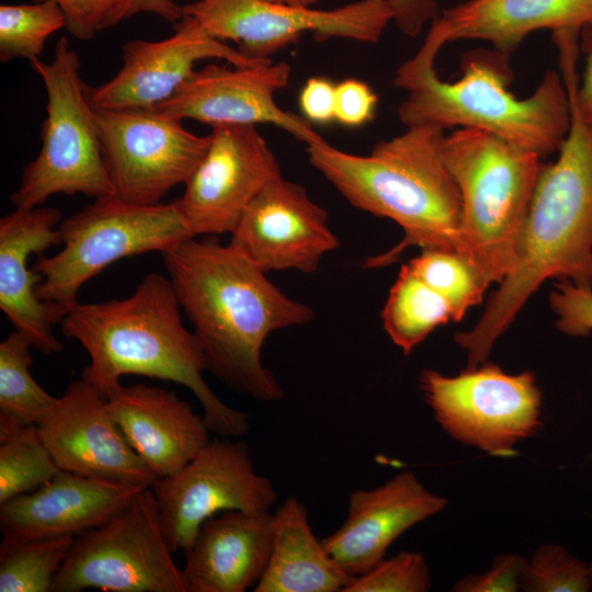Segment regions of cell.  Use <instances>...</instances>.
Masks as SVG:
<instances>
[{
	"mask_svg": "<svg viewBox=\"0 0 592 592\" xmlns=\"http://www.w3.org/2000/svg\"><path fill=\"white\" fill-rule=\"evenodd\" d=\"M408 266L449 304L453 321L480 304L488 286L469 260L456 251L421 250Z\"/></svg>",
	"mask_w": 592,
	"mask_h": 592,
	"instance_id": "cell-30",
	"label": "cell"
},
{
	"mask_svg": "<svg viewBox=\"0 0 592 592\" xmlns=\"http://www.w3.org/2000/svg\"><path fill=\"white\" fill-rule=\"evenodd\" d=\"M55 1L64 12L68 32L79 41H90L98 32L104 30L106 19L117 0Z\"/></svg>",
	"mask_w": 592,
	"mask_h": 592,
	"instance_id": "cell-38",
	"label": "cell"
},
{
	"mask_svg": "<svg viewBox=\"0 0 592 592\" xmlns=\"http://www.w3.org/2000/svg\"><path fill=\"white\" fill-rule=\"evenodd\" d=\"M589 24L592 0H466L440 12L426 35L441 47L456 41H485L511 57L533 32H581Z\"/></svg>",
	"mask_w": 592,
	"mask_h": 592,
	"instance_id": "cell-24",
	"label": "cell"
},
{
	"mask_svg": "<svg viewBox=\"0 0 592 592\" xmlns=\"http://www.w3.org/2000/svg\"><path fill=\"white\" fill-rule=\"evenodd\" d=\"M172 554L156 497L146 488L110 521L75 538L52 592H186Z\"/></svg>",
	"mask_w": 592,
	"mask_h": 592,
	"instance_id": "cell-9",
	"label": "cell"
},
{
	"mask_svg": "<svg viewBox=\"0 0 592 592\" xmlns=\"http://www.w3.org/2000/svg\"><path fill=\"white\" fill-rule=\"evenodd\" d=\"M239 437L210 440L184 467L151 487L171 551H185L203 523L225 511L270 513L277 501L271 480L257 473Z\"/></svg>",
	"mask_w": 592,
	"mask_h": 592,
	"instance_id": "cell-12",
	"label": "cell"
},
{
	"mask_svg": "<svg viewBox=\"0 0 592 592\" xmlns=\"http://www.w3.org/2000/svg\"><path fill=\"white\" fill-rule=\"evenodd\" d=\"M392 22L409 37L418 36L440 14L436 0H388Z\"/></svg>",
	"mask_w": 592,
	"mask_h": 592,
	"instance_id": "cell-40",
	"label": "cell"
},
{
	"mask_svg": "<svg viewBox=\"0 0 592 592\" xmlns=\"http://www.w3.org/2000/svg\"><path fill=\"white\" fill-rule=\"evenodd\" d=\"M95 123L115 195L137 205L160 204L185 184L210 141L155 109L95 110Z\"/></svg>",
	"mask_w": 592,
	"mask_h": 592,
	"instance_id": "cell-13",
	"label": "cell"
},
{
	"mask_svg": "<svg viewBox=\"0 0 592 592\" xmlns=\"http://www.w3.org/2000/svg\"><path fill=\"white\" fill-rule=\"evenodd\" d=\"M432 587L428 561L419 551H400L354 576L342 592H425Z\"/></svg>",
	"mask_w": 592,
	"mask_h": 592,
	"instance_id": "cell-33",
	"label": "cell"
},
{
	"mask_svg": "<svg viewBox=\"0 0 592 592\" xmlns=\"http://www.w3.org/2000/svg\"><path fill=\"white\" fill-rule=\"evenodd\" d=\"M570 105L569 132L557 159L542 164L513 270L477 323L454 337L467 352L468 367L487 361L496 341L545 281L592 285V127L581 121L571 101Z\"/></svg>",
	"mask_w": 592,
	"mask_h": 592,
	"instance_id": "cell-3",
	"label": "cell"
},
{
	"mask_svg": "<svg viewBox=\"0 0 592 592\" xmlns=\"http://www.w3.org/2000/svg\"><path fill=\"white\" fill-rule=\"evenodd\" d=\"M66 26L62 10L55 0L31 4H1L0 59L10 61L41 57L47 38Z\"/></svg>",
	"mask_w": 592,
	"mask_h": 592,
	"instance_id": "cell-31",
	"label": "cell"
},
{
	"mask_svg": "<svg viewBox=\"0 0 592 592\" xmlns=\"http://www.w3.org/2000/svg\"><path fill=\"white\" fill-rule=\"evenodd\" d=\"M591 588L590 565L558 544L537 548L521 579V590L525 592H587Z\"/></svg>",
	"mask_w": 592,
	"mask_h": 592,
	"instance_id": "cell-32",
	"label": "cell"
},
{
	"mask_svg": "<svg viewBox=\"0 0 592 592\" xmlns=\"http://www.w3.org/2000/svg\"><path fill=\"white\" fill-rule=\"evenodd\" d=\"M209 136L205 156L177 198L192 237L231 234L252 200L282 175L255 125H215Z\"/></svg>",
	"mask_w": 592,
	"mask_h": 592,
	"instance_id": "cell-14",
	"label": "cell"
},
{
	"mask_svg": "<svg viewBox=\"0 0 592 592\" xmlns=\"http://www.w3.org/2000/svg\"><path fill=\"white\" fill-rule=\"evenodd\" d=\"M267 1L288 4V5H295V7L311 8L312 4L321 0H267Z\"/></svg>",
	"mask_w": 592,
	"mask_h": 592,
	"instance_id": "cell-42",
	"label": "cell"
},
{
	"mask_svg": "<svg viewBox=\"0 0 592 592\" xmlns=\"http://www.w3.org/2000/svg\"><path fill=\"white\" fill-rule=\"evenodd\" d=\"M31 339L14 329L0 343V439L36 425L56 405L33 378Z\"/></svg>",
	"mask_w": 592,
	"mask_h": 592,
	"instance_id": "cell-27",
	"label": "cell"
},
{
	"mask_svg": "<svg viewBox=\"0 0 592 592\" xmlns=\"http://www.w3.org/2000/svg\"><path fill=\"white\" fill-rule=\"evenodd\" d=\"M378 96L358 79L335 84L334 122L345 127H360L375 118Z\"/></svg>",
	"mask_w": 592,
	"mask_h": 592,
	"instance_id": "cell-37",
	"label": "cell"
},
{
	"mask_svg": "<svg viewBox=\"0 0 592 592\" xmlns=\"http://www.w3.org/2000/svg\"><path fill=\"white\" fill-rule=\"evenodd\" d=\"M443 158L462 201L459 253L489 287L513 270L543 158L488 132L445 134Z\"/></svg>",
	"mask_w": 592,
	"mask_h": 592,
	"instance_id": "cell-6",
	"label": "cell"
},
{
	"mask_svg": "<svg viewBox=\"0 0 592 592\" xmlns=\"http://www.w3.org/2000/svg\"><path fill=\"white\" fill-rule=\"evenodd\" d=\"M65 337L77 340L90 364L81 379L109 398L125 375H140L183 385L200 401L210 430L240 437L249 414L219 399L203 378L206 364L193 332L183 325L168 277L146 275L124 299L77 304L61 320Z\"/></svg>",
	"mask_w": 592,
	"mask_h": 592,
	"instance_id": "cell-2",
	"label": "cell"
},
{
	"mask_svg": "<svg viewBox=\"0 0 592 592\" xmlns=\"http://www.w3.org/2000/svg\"><path fill=\"white\" fill-rule=\"evenodd\" d=\"M62 249L38 254L32 269L42 275L36 296L58 306L65 316L78 293L110 264L132 255L164 250L192 238L178 200L137 205L109 195L87 204L57 227Z\"/></svg>",
	"mask_w": 592,
	"mask_h": 592,
	"instance_id": "cell-8",
	"label": "cell"
},
{
	"mask_svg": "<svg viewBox=\"0 0 592 592\" xmlns=\"http://www.w3.org/2000/svg\"><path fill=\"white\" fill-rule=\"evenodd\" d=\"M553 34L560 49L561 73L570 101L581 121L592 127V24L580 34L572 31Z\"/></svg>",
	"mask_w": 592,
	"mask_h": 592,
	"instance_id": "cell-34",
	"label": "cell"
},
{
	"mask_svg": "<svg viewBox=\"0 0 592 592\" xmlns=\"http://www.w3.org/2000/svg\"><path fill=\"white\" fill-rule=\"evenodd\" d=\"M73 537L20 542L2 537L0 592H52Z\"/></svg>",
	"mask_w": 592,
	"mask_h": 592,
	"instance_id": "cell-28",
	"label": "cell"
},
{
	"mask_svg": "<svg viewBox=\"0 0 592 592\" xmlns=\"http://www.w3.org/2000/svg\"><path fill=\"white\" fill-rule=\"evenodd\" d=\"M441 48L425 36L396 70L392 83L407 93L398 107L406 127L481 129L543 159L559 150L571 123L562 73L549 70L531 95L520 99L510 90L514 76L509 56L492 47L468 50L460 59V77L449 82L434 68Z\"/></svg>",
	"mask_w": 592,
	"mask_h": 592,
	"instance_id": "cell-5",
	"label": "cell"
},
{
	"mask_svg": "<svg viewBox=\"0 0 592 592\" xmlns=\"http://www.w3.org/2000/svg\"><path fill=\"white\" fill-rule=\"evenodd\" d=\"M161 255L206 371L240 395L263 402L281 400L284 390L262 363L263 344L274 331L310 322L314 310L284 294L217 236L189 238Z\"/></svg>",
	"mask_w": 592,
	"mask_h": 592,
	"instance_id": "cell-1",
	"label": "cell"
},
{
	"mask_svg": "<svg viewBox=\"0 0 592 592\" xmlns=\"http://www.w3.org/2000/svg\"><path fill=\"white\" fill-rule=\"evenodd\" d=\"M298 104L311 124L334 122L335 84L323 77L309 78L300 90Z\"/></svg>",
	"mask_w": 592,
	"mask_h": 592,
	"instance_id": "cell-39",
	"label": "cell"
},
{
	"mask_svg": "<svg viewBox=\"0 0 592 592\" xmlns=\"http://www.w3.org/2000/svg\"><path fill=\"white\" fill-rule=\"evenodd\" d=\"M143 489L60 470L45 485L0 505L2 537L76 538L110 521Z\"/></svg>",
	"mask_w": 592,
	"mask_h": 592,
	"instance_id": "cell-20",
	"label": "cell"
},
{
	"mask_svg": "<svg viewBox=\"0 0 592 592\" xmlns=\"http://www.w3.org/2000/svg\"><path fill=\"white\" fill-rule=\"evenodd\" d=\"M60 219L59 208L42 206L15 208L0 219V308L14 329L47 355L62 349L53 325L61 322L65 314L36 296L35 287L43 277L27 267V259L58 244L56 227Z\"/></svg>",
	"mask_w": 592,
	"mask_h": 592,
	"instance_id": "cell-21",
	"label": "cell"
},
{
	"mask_svg": "<svg viewBox=\"0 0 592 592\" xmlns=\"http://www.w3.org/2000/svg\"><path fill=\"white\" fill-rule=\"evenodd\" d=\"M549 294V304L557 315V328L571 337H585L592 331V285L561 280Z\"/></svg>",
	"mask_w": 592,
	"mask_h": 592,
	"instance_id": "cell-35",
	"label": "cell"
},
{
	"mask_svg": "<svg viewBox=\"0 0 592 592\" xmlns=\"http://www.w3.org/2000/svg\"><path fill=\"white\" fill-rule=\"evenodd\" d=\"M274 537V514L225 511L207 519L184 551L186 592H244L261 580Z\"/></svg>",
	"mask_w": 592,
	"mask_h": 592,
	"instance_id": "cell-23",
	"label": "cell"
},
{
	"mask_svg": "<svg viewBox=\"0 0 592 592\" xmlns=\"http://www.w3.org/2000/svg\"><path fill=\"white\" fill-rule=\"evenodd\" d=\"M380 316L385 331L406 355L437 327L453 321L449 304L407 263L390 287Z\"/></svg>",
	"mask_w": 592,
	"mask_h": 592,
	"instance_id": "cell-26",
	"label": "cell"
},
{
	"mask_svg": "<svg viewBox=\"0 0 592 592\" xmlns=\"http://www.w3.org/2000/svg\"><path fill=\"white\" fill-rule=\"evenodd\" d=\"M174 33L161 41L132 39L123 46V66L105 83L89 88L94 110H153L171 98L195 70L197 61L223 59L237 67L267 59H251L207 33L189 15L173 24Z\"/></svg>",
	"mask_w": 592,
	"mask_h": 592,
	"instance_id": "cell-18",
	"label": "cell"
},
{
	"mask_svg": "<svg viewBox=\"0 0 592 592\" xmlns=\"http://www.w3.org/2000/svg\"><path fill=\"white\" fill-rule=\"evenodd\" d=\"M445 134L436 126H408L367 155L325 139L307 145L309 163L353 207L403 230L394 248L366 260L367 269L389 265L411 247L459 252L462 201L443 158Z\"/></svg>",
	"mask_w": 592,
	"mask_h": 592,
	"instance_id": "cell-4",
	"label": "cell"
},
{
	"mask_svg": "<svg viewBox=\"0 0 592 592\" xmlns=\"http://www.w3.org/2000/svg\"><path fill=\"white\" fill-rule=\"evenodd\" d=\"M59 471L36 425L0 439V505L45 485Z\"/></svg>",
	"mask_w": 592,
	"mask_h": 592,
	"instance_id": "cell-29",
	"label": "cell"
},
{
	"mask_svg": "<svg viewBox=\"0 0 592 592\" xmlns=\"http://www.w3.org/2000/svg\"><path fill=\"white\" fill-rule=\"evenodd\" d=\"M287 62H262L232 68L208 65L192 75L175 93L155 110L178 119H194L210 126L274 125L306 145L322 136L304 116L280 107L275 93L291 78Z\"/></svg>",
	"mask_w": 592,
	"mask_h": 592,
	"instance_id": "cell-15",
	"label": "cell"
},
{
	"mask_svg": "<svg viewBox=\"0 0 592 592\" xmlns=\"http://www.w3.org/2000/svg\"><path fill=\"white\" fill-rule=\"evenodd\" d=\"M183 11L213 37L234 41L251 59H271L305 33L319 41L376 43L392 22L388 0H357L332 10L267 0H194Z\"/></svg>",
	"mask_w": 592,
	"mask_h": 592,
	"instance_id": "cell-11",
	"label": "cell"
},
{
	"mask_svg": "<svg viewBox=\"0 0 592 592\" xmlns=\"http://www.w3.org/2000/svg\"><path fill=\"white\" fill-rule=\"evenodd\" d=\"M527 560L517 554H503L493 558L489 570L462 578L451 591L454 592H515Z\"/></svg>",
	"mask_w": 592,
	"mask_h": 592,
	"instance_id": "cell-36",
	"label": "cell"
},
{
	"mask_svg": "<svg viewBox=\"0 0 592 592\" xmlns=\"http://www.w3.org/2000/svg\"><path fill=\"white\" fill-rule=\"evenodd\" d=\"M419 382L440 426L490 456H515L516 445L542 424V391L532 372L509 374L483 362L455 376L424 368Z\"/></svg>",
	"mask_w": 592,
	"mask_h": 592,
	"instance_id": "cell-10",
	"label": "cell"
},
{
	"mask_svg": "<svg viewBox=\"0 0 592 592\" xmlns=\"http://www.w3.org/2000/svg\"><path fill=\"white\" fill-rule=\"evenodd\" d=\"M353 577L341 570L314 534L306 505L287 498L274 513V537L255 592H342Z\"/></svg>",
	"mask_w": 592,
	"mask_h": 592,
	"instance_id": "cell-25",
	"label": "cell"
},
{
	"mask_svg": "<svg viewBox=\"0 0 592 592\" xmlns=\"http://www.w3.org/2000/svg\"><path fill=\"white\" fill-rule=\"evenodd\" d=\"M589 565H590V571H591V577H592V560Z\"/></svg>",
	"mask_w": 592,
	"mask_h": 592,
	"instance_id": "cell-43",
	"label": "cell"
},
{
	"mask_svg": "<svg viewBox=\"0 0 592 592\" xmlns=\"http://www.w3.org/2000/svg\"><path fill=\"white\" fill-rule=\"evenodd\" d=\"M36 428L60 470L138 488L158 480L123 436L106 398L81 378Z\"/></svg>",
	"mask_w": 592,
	"mask_h": 592,
	"instance_id": "cell-16",
	"label": "cell"
},
{
	"mask_svg": "<svg viewBox=\"0 0 592 592\" xmlns=\"http://www.w3.org/2000/svg\"><path fill=\"white\" fill-rule=\"evenodd\" d=\"M106 403L127 443L158 478L178 473L210 441L204 415L175 391L121 386Z\"/></svg>",
	"mask_w": 592,
	"mask_h": 592,
	"instance_id": "cell-22",
	"label": "cell"
},
{
	"mask_svg": "<svg viewBox=\"0 0 592 592\" xmlns=\"http://www.w3.org/2000/svg\"><path fill=\"white\" fill-rule=\"evenodd\" d=\"M143 12L157 14L172 24L184 15L183 5L173 0H117L106 19L104 30Z\"/></svg>",
	"mask_w": 592,
	"mask_h": 592,
	"instance_id": "cell-41",
	"label": "cell"
},
{
	"mask_svg": "<svg viewBox=\"0 0 592 592\" xmlns=\"http://www.w3.org/2000/svg\"><path fill=\"white\" fill-rule=\"evenodd\" d=\"M29 62L46 89L47 116L42 123L41 150L23 168L20 185L11 194L12 204L16 209H32L58 193L93 198L115 195L78 54L61 36L50 62L39 58Z\"/></svg>",
	"mask_w": 592,
	"mask_h": 592,
	"instance_id": "cell-7",
	"label": "cell"
},
{
	"mask_svg": "<svg viewBox=\"0 0 592 592\" xmlns=\"http://www.w3.org/2000/svg\"><path fill=\"white\" fill-rule=\"evenodd\" d=\"M230 235V243L265 273H315L323 257L340 246L327 212L304 186L283 175L261 190Z\"/></svg>",
	"mask_w": 592,
	"mask_h": 592,
	"instance_id": "cell-17",
	"label": "cell"
},
{
	"mask_svg": "<svg viewBox=\"0 0 592 592\" xmlns=\"http://www.w3.org/2000/svg\"><path fill=\"white\" fill-rule=\"evenodd\" d=\"M446 505L445 497L428 490L412 471H402L374 489L352 491L344 522L321 542L341 570L358 576L384 559L407 530Z\"/></svg>",
	"mask_w": 592,
	"mask_h": 592,
	"instance_id": "cell-19",
	"label": "cell"
}]
</instances>
